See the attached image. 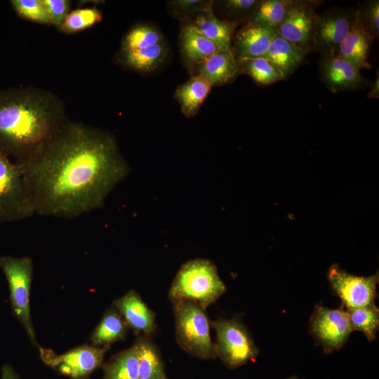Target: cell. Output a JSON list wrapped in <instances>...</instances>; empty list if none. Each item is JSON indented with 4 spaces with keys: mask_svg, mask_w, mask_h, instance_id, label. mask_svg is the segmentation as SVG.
Masks as SVG:
<instances>
[{
    "mask_svg": "<svg viewBox=\"0 0 379 379\" xmlns=\"http://www.w3.org/2000/svg\"><path fill=\"white\" fill-rule=\"evenodd\" d=\"M360 69L337 54L324 55L319 62V75L331 92L357 91L366 87L369 81Z\"/></svg>",
    "mask_w": 379,
    "mask_h": 379,
    "instance_id": "4fadbf2b",
    "label": "cell"
},
{
    "mask_svg": "<svg viewBox=\"0 0 379 379\" xmlns=\"http://www.w3.org/2000/svg\"><path fill=\"white\" fill-rule=\"evenodd\" d=\"M320 1H293L286 15L277 28L281 37L295 46L305 54L313 51V36L317 17L315 8Z\"/></svg>",
    "mask_w": 379,
    "mask_h": 379,
    "instance_id": "30bf717a",
    "label": "cell"
},
{
    "mask_svg": "<svg viewBox=\"0 0 379 379\" xmlns=\"http://www.w3.org/2000/svg\"><path fill=\"white\" fill-rule=\"evenodd\" d=\"M179 46L182 59L191 71L196 65L220 51L190 22L182 26Z\"/></svg>",
    "mask_w": 379,
    "mask_h": 379,
    "instance_id": "ac0fdd59",
    "label": "cell"
},
{
    "mask_svg": "<svg viewBox=\"0 0 379 379\" xmlns=\"http://www.w3.org/2000/svg\"><path fill=\"white\" fill-rule=\"evenodd\" d=\"M166 379H169V378H166Z\"/></svg>",
    "mask_w": 379,
    "mask_h": 379,
    "instance_id": "f35d334b",
    "label": "cell"
},
{
    "mask_svg": "<svg viewBox=\"0 0 379 379\" xmlns=\"http://www.w3.org/2000/svg\"><path fill=\"white\" fill-rule=\"evenodd\" d=\"M150 336L142 334L133 344L138 360L139 379H166L163 359Z\"/></svg>",
    "mask_w": 379,
    "mask_h": 379,
    "instance_id": "44dd1931",
    "label": "cell"
},
{
    "mask_svg": "<svg viewBox=\"0 0 379 379\" xmlns=\"http://www.w3.org/2000/svg\"><path fill=\"white\" fill-rule=\"evenodd\" d=\"M67 121L62 102L49 92L0 89V152L15 162L45 144Z\"/></svg>",
    "mask_w": 379,
    "mask_h": 379,
    "instance_id": "7a4b0ae2",
    "label": "cell"
},
{
    "mask_svg": "<svg viewBox=\"0 0 379 379\" xmlns=\"http://www.w3.org/2000/svg\"><path fill=\"white\" fill-rule=\"evenodd\" d=\"M379 77L377 74L376 79L372 85L371 91L368 92V97L369 98H378L379 97Z\"/></svg>",
    "mask_w": 379,
    "mask_h": 379,
    "instance_id": "8d00e7d4",
    "label": "cell"
},
{
    "mask_svg": "<svg viewBox=\"0 0 379 379\" xmlns=\"http://www.w3.org/2000/svg\"><path fill=\"white\" fill-rule=\"evenodd\" d=\"M2 270L10 291V300L15 317L23 326L31 341L37 345L30 314V288L33 262L29 257H0Z\"/></svg>",
    "mask_w": 379,
    "mask_h": 379,
    "instance_id": "5b68a950",
    "label": "cell"
},
{
    "mask_svg": "<svg viewBox=\"0 0 379 379\" xmlns=\"http://www.w3.org/2000/svg\"><path fill=\"white\" fill-rule=\"evenodd\" d=\"M11 4L22 18L41 24H51L41 0H13Z\"/></svg>",
    "mask_w": 379,
    "mask_h": 379,
    "instance_id": "d6a6232c",
    "label": "cell"
},
{
    "mask_svg": "<svg viewBox=\"0 0 379 379\" xmlns=\"http://www.w3.org/2000/svg\"><path fill=\"white\" fill-rule=\"evenodd\" d=\"M114 305L128 327L135 332L151 335L155 331V314L135 291H129L117 299Z\"/></svg>",
    "mask_w": 379,
    "mask_h": 379,
    "instance_id": "2e32d148",
    "label": "cell"
},
{
    "mask_svg": "<svg viewBox=\"0 0 379 379\" xmlns=\"http://www.w3.org/2000/svg\"><path fill=\"white\" fill-rule=\"evenodd\" d=\"M34 213L19 167L0 152V223L24 220Z\"/></svg>",
    "mask_w": 379,
    "mask_h": 379,
    "instance_id": "8992f818",
    "label": "cell"
},
{
    "mask_svg": "<svg viewBox=\"0 0 379 379\" xmlns=\"http://www.w3.org/2000/svg\"><path fill=\"white\" fill-rule=\"evenodd\" d=\"M213 5V1L210 0H173L168 1V7L172 15L183 21L212 9Z\"/></svg>",
    "mask_w": 379,
    "mask_h": 379,
    "instance_id": "1f68e13d",
    "label": "cell"
},
{
    "mask_svg": "<svg viewBox=\"0 0 379 379\" xmlns=\"http://www.w3.org/2000/svg\"><path fill=\"white\" fill-rule=\"evenodd\" d=\"M103 379H139L138 360L133 345L103 364Z\"/></svg>",
    "mask_w": 379,
    "mask_h": 379,
    "instance_id": "d4e9b609",
    "label": "cell"
},
{
    "mask_svg": "<svg viewBox=\"0 0 379 379\" xmlns=\"http://www.w3.org/2000/svg\"><path fill=\"white\" fill-rule=\"evenodd\" d=\"M211 88V85L206 80L198 75H192L178 86L174 97L186 117L190 118L196 115L210 93Z\"/></svg>",
    "mask_w": 379,
    "mask_h": 379,
    "instance_id": "7402d4cb",
    "label": "cell"
},
{
    "mask_svg": "<svg viewBox=\"0 0 379 379\" xmlns=\"http://www.w3.org/2000/svg\"><path fill=\"white\" fill-rule=\"evenodd\" d=\"M164 41L161 32L154 26L140 24L133 27L121 41V51L140 49Z\"/></svg>",
    "mask_w": 379,
    "mask_h": 379,
    "instance_id": "f1b7e54d",
    "label": "cell"
},
{
    "mask_svg": "<svg viewBox=\"0 0 379 379\" xmlns=\"http://www.w3.org/2000/svg\"><path fill=\"white\" fill-rule=\"evenodd\" d=\"M353 331L362 332L369 342L376 338L379 328V310L375 303L369 305L347 308Z\"/></svg>",
    "mask_w": 379,
    "mask_h": 379,
    "instance_id": "83f0119b",
    "label": "cell"
},
{
    "mask_svg": "<svg viewBox=\"0 0 379 379\" xmlns=\"http://www.w3.org/2000/svg\"><path fill=\"white\" fill-rule=\"evenodd\" d=\"M211 86H219L235 80L240 73L239 62L232 48L219 51L196 65L192 70Z\"/></svg>",
    "mask_w": 379,
    "mask_h": 379,
    "instance_id": "9a60e30c",
    "label": "cell"
},
{
    "mask_svg": "<svg viewBox=\"0 0 379 379\" xmlns=\"http://www.w3.org/2000/svg\"><path fill=\"white\" fill-rule=\"evenodd\" d=\"M216 333V357L230 369L253 361L258 349L244 324L236 319L211 321Z\"/></svg>",
    "mask_w": 379,
    "mask_h": 379,
    "instance_id": "52a82bcc",
    "label": "cell"
},
{
    "mask_svg": "<svg viewBox=\"0 0 379 379\" xmlns=\"http://www.w3.org/2000/svg\"><path fill=\"white\" fill-rule=\"evenodd\" d=\"M168 55L164 41L145 48L121 51L118 60L123 66L140 73H149L157 69Z\"/></svg>",
    "mask_w": 379,
    "mask_h": 379,
    "instance_id": "ffe728a7",
    "label": "cell"
},
{
    "mask_svg": "<svg viewBox=\"0 0 379 379\" xmlns=\"http://www.w3.org/2000/svg\"><path fill=\"white\" fill-rule=\"evenodd\" d=\"M51 24L61 28L69 13V1L67 0H41Z\"/></svg>",
    "mask_w": 379,
    "mask_h": 379,
    "instance_id": "e575fe53",
    "label": "cell"
},
{
    "mask_svg": "<svg viewBox=\"0 0 379 379\" xmlns=\"http://www.w3.org/2000/svg\"><path fill=\"white\" fill-rule=\"evenodd\" d=\"M226 290L215 265L207 259L197 258L181 266L169 289L168 298L172 302L190 301L206 310Z\"/></svg>",
    "mask_w": 379,
    "mask_h": 379,
    "instance_id": "3957f363",
    "label": "cell"
},
{
    "mask_svg": "<svg viewBox=\"0 0 379 379\" xmlns=\"http://www.w3.org/2000/svg\"><path fill=\"white\" fill-rule=\"evenodd\" d=\"M258 2V0H223L213 1V5L218 6L225 18L222 20L239 25L250 21Z\"/></svg>",
    "mask_w": 379,
    "mask_h": 379,
    "instance_id": "f546056e",
    "label": "cell"
},
{
    "mask_svg": "<svg viewBox=\"0 0 379 379\" xmlns=\"http://www.w3.org/2000/svg\"><path fill=\"white\" fill-rule=\"evenodd\" d=\"M286 379H301V378L294 375V376L288 377Z\"/></svg>",
    "mask_w": 379,
    "mask_h": 379,
    "instance_id": "74e56055",
    "label": "cell"
},
{
    "mask_svg": "<svg viewBox=\"0 0 379 379\" xmlns=\"http://www.w3.org/2000/svg\"><path fill=\"white\" fill-rule=\"evenodd\" d=\"M373 40L361 25L356 10L350 32L340 45L337 55L360 70L370 69L371 65L368 60Z\"/></svg>",
    "mask_w": 379,
    "mask_h": 379,
    "instance_id": "e0dca14e",
    "label": "cell"
},
{
    "mask_svg": "<svg viewBox=\"0 0 379 379\" xmlns=\"http://www.w3.org/2000/svg\"><path fill=\"white\" fill-rule=\"evenodd\" d=\"M292 0H261L248 23L277 28L285 18Z\"/></svg>",
    "mask_w": 379,
    "mask_h": 379,
    "instance_id": "484cf974",
    "label": "cell"
},
{
    "mask_svg": "<svg viewBox=\"0 0 379 379\" xmlns=\"http://www.w3.org/2000/svg\"><path fill=\"white\" fill-rule=\"evenodd\" d=\"M360 22L366 31L374 39L379 36V1L371 0L357 10Z\"/></svg>",
    "mask_w": 379,
    "mask_h": 379,
    "instance_id": "836d02e7",
    "label": "cell"
},
{
    "mask_svg": "<svg viewBox=\"0 0 379 379\" xmlns=\"http://www.w3.org/2000/svg\"><path fill=\"white\" fill-rule=\"evenodd\" d=\"M356 11L329 10L317 15L313 36V51L322 56L337 54L338 48L350 32Z\"/></svg>",
    "mask_w": 379,
    "mask_h": 379,
    "instance_id": "7c38bea8",
    "label": "cell"
},
{
    "mask_svg": "<svg viewBox=\"0 0 379 379\" xmlns=\"http://www.w3.org/2000/svg\"><path fill=\"white\" fill-rule=\"evenodd\" d=\"M305 55L303 51L277 34L264 58L279 69L285 79L299 67Z\"/></svg>",
    "mask_w": 379,
    "mask_h": 379,
    "instance_id": "603a6c76",
    "label": "cell"
},
{
    "mask_svg": "<svg viewBox=\"0 0 379 379\" xmlns=\"http://www.w3.org/2000/svg\"><path fill=\"white\" fill-rule=\"evenodd\" d=\"M1 379H20V378L9 365H4L2 368Z\"/></svg>",
    "mask_w": 379,
    "mask_h": 379,
    "instance_id": "d590c367",
    "label": "cell"
},
{
    "mask_svg": "<svg viewBox=\"0 0 379 379\" xmlns=\"http://www.w3.org/2000/svg\"><path fill=\"white\" fill-rule=\"evenodd\" d=\"M310 333L326 354L339 350L353 331L348 314L343 309L315 307L310 319Z\"/></svg>",
    "mask_w": 379,
    "mask_h": 379,
    "instance_id": "9c48e42d",
    "label": "cell"
},
{
    "mask_svg": "<svg viewBox=\"0 0 379 379\" xmlns=\"http://www.w3.org/2000/svg\"><path fill=\"white\" fill-rule=\"evenodd\" d=\"M328 277L332 288L346 309L374 303L379 280L378 274L359 277L347 272L338 265H333L328 270Z\"/></svg>",
    "mask_w": 379,
    "mask_h": 379,
    "instance_id": "8fae6325",
    "label": "cell"
},
{
    "mask_svg": "<svg viewBox=\"0 0 379 379\" xmlns=\"http://www.w3.org/2000/svg\"><path fill=\"white\" fill-rule=\"evenodd\" d=\"M109 347L82 345L62 354L40 348L42 360L60 374L72 379H89L91 374L102 365Z\"/></svg>",
    "mask_w": 379,
    "mask_h": 379,
    "instance_id": "ba28073f",
    "label": "cell"
},
{
    "mask_svg": "<svg viewBox=\"0 0 379 379\" xmlns=\"http://www.w3.org/2000/svg\"><path fill=\"white\" fill-rule=\"evenodd\" d=\"M15 163L35 213L63 218L102 207L129 172L112 135L69 121L39 149Z\"/></svg>",
    "mask_w": 379,
    "mask_h": 379,
    "instance_id": "6da1fadb",
    "label": "cell"
},
{
    "mask_svg": "<svg viewBox=\"0 0 379 379\" xmlns=\"http://www.w3.org/2000/svg\"><path fill=\"white\" fill-rule=\"evenodd\" d=\"M190 22L220 51L232 48L234 31L239 25L218 18L213 8L197 15Z\"/></svg>",
    "mask_w": 379,
    "mask_h": 379,
    "instance_id": "d6986e66",
    "label": "cell"
},
{
    "mask_svg": "<svg viewBox=\"0 0 379 379\" xmlns=\"http://www.w3.org/2000/svg\"><path fill=\"white\" fill-rule=\"evenodd\" d=\"M128 326L114 308L109 309L93 332L91 340L93 346L109 347L114 342L123 339Z\"/></svg>",
    "mask_w": 379,
    "mask_h": 379,
    "instance_id": "cb8c5ba5",
    "label": "cell"
},
{
    "mask_svg": "<svg viewBox=\"0 0 379 379\" xmlns=\"http://www.w3.org/2000/svg\"><path fill=\"white\" fill-rule=\"evenodd\" d=\"M102 18L95 7L76 9L68 13L60 29L67 33L79 32L100 22Z\"/></svg>",
    "mask_w": 379,
    "mask_h": 379,
    "instance_id": "4dcf8cb0",
    "label": "cell"
},
{
    "mask_svg": "<svg viewBox=\"0 0 379 379\" xmlns=\"http://www.w3.org/2000/svg\"><path fill=\"white\" fill-rule=\"evenodd\" d=\"M240 73L248 75L256 83L269 85L284 80L279 69L264 57L238 60Z\"/></svg>",
    "mask_w": 379,
    "mask_h": 379,
    "instance_id": "4316f807",
    "label": "cell"
},
{
    "mask_svg": "<svg viewBox=\"0 0 379 379\" xmlns=\"http://www.w3.org/2000/svg\"><path fill=\"white\" fill-rule=\"evenodd\" d=\"M176 341L183 350L201 359H215L208 317L199 305L185 300L172 302Z\"/></svg>",
    "mask_w": 379,
    "mask_h": 379,
    "instance_id": "277c9868",
    "label": "cell"
},
{
    "mask_svg": "<svg viewBox=\"0 0 379 379\" xmlns=\"http://www.w3.org/2000/svg\"><path fill=\"white\" fill-rule=\"evenodd\" d=\"M277 34L274 28L246 23L234 36L232 50L237 60L264 57Z\"/></svg>",
    "mask_w": 379,
    "mask_h": 379,
    "instance_id": "5bb4252c",
    "label": "cell"
}]
</instances>
